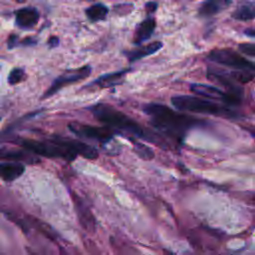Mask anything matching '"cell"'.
Listing matches in <instances>:
<instances>
[{
  "mask_svg": "<svg viewBox=\"0 0 255 255\" xmlns=\"http://www.w3.org/2000/svg\"><path fill=\"white\" fill-rule=\"evenodd\" d=\"M128 139L130 140V142L132 144L133 151L140 158H142L144 160H149V159H152L154 157V152L148 145L138 141L136 138H133L131 136H128Z\"/></svg>",
  "mask_w": 255,
  "mask_h": 255,
  "instance_id": "obj_19",
  "label": "cell"
},
{
  "mask_svg": "<svg viewBox=\"0 0 255 255\" xmlns=\"http://www.w3.org/2000/svg\"><path fill=\"white\" fill-rule=\"evenodd\" d=\"M238 21H250L255 19V2H246L239 5L231 14Z\"/></svg>",
  "mask_w": 255,
  "mask_h": 255,
  "instance_id": "obj_17",
  "label": "cell"
},
{
  "mask_svg": "<svg viewBox=\"0 0 255 255\" xmlns=\"http://www.w3.org/2000/svg\"><path fill=\"white\" fill-rule=\"evenodd\" d=\"M63 140L68 145V147L73 150L77 155H81L88 159H96L99 157V151L91 144L67 137H63Z\"/></svg>",
  "mask_w": 255,
  "mask_h": 255,
  "instance_id": "obj_11",
  "label": "cell"
},
{
  "mask_svg": "<svg viewBox=\"0 0 255 255\" xmlns=\"http://www.w3.org/2000/svg\"><path fill=\"white\" fill-rule=\"evenodd\" d=\"M85 13L91 22H99L107 18L109 14V8L103 3H96L87 7Z\"/></svg>",
  "mask_w": 255,
  "mask_h": 255,
  "instance_id": "obj_18",
  "label": "cell"
},
{
  "mask_svg": "<svg viewBox=\"0 0 255 255\" xmlns=\"http://www.w3.org/2000/svg\"><path fill=\"white\" fill-rule=\"evenodd\" d=\"M231 4L230 1L217 0V1H206L201 4L198 9V14L201 17H209L213 16L225 8H227Z\"/></svg>",
  "mask_w": 255,
  "mask_h": 255,
  "instance_id": "obj_16",
  "label": "cell"
},
{
  "mask_svg": "<svg viewBox=\"0 0 255 255\" xmlns=\"http://www.w3.org/2000/svg\"><path fill=\"white\" fill-rule=\"evenodd\" d=\"M207 59L213 63L229 67L234 71L255 75V63L229 48L213 49L207 54Z\"/></svg>",
  "mask_w": 255,
  "mask_h": 255,
  "instance_id": "obj_5",
  "label": "cell"
},
{
  "mask_svg": "<svg viewBox=\"0 0 255 255\" xmlns=\"http://www.w3.org/2000/svg\"><path fill=\"white\" fill-rule=\"evenodd\" d=\"M89 110L99 122L114 130L118 129L122 132L130 134L134 138L139 137L148 141H152L162 147H164V144H167L166 141L159 136L161 134L158 132L148 131L129 116L108 104H96L90 107Z\"/></svg>",
  "mask_w": 255,
  "mask_h": 255,
  "instance_id": "obj_2",
  "label": "cell"
},
{
  "mask_svg": "<svg viewBox=\"0 0 255 255\" xmlns=\"http://www.w3.org/2000/svg\"><path fill=\"white\" fill-rule=\"evenodd\" d=\"M190 91L197 96L205 98L210 101H219L225 106L238 105L241 102V97L231 94L229 92H224L219 88L206 84H191Z\"/></svg>",
  "mask_w": 255,
  "mask_h": 255,
  "instance_id": "obj_8",
  "label": "cell"
},
{
  "mask_svg": "<svg viewBox=\"0 0 255 255\" xmlns=\"http://www.w3.org/2000/svg\"><path fill=\"white\" fill-rule=\"evenodd\" d=\"M40 13L35 7H22L15 11V24L20 29H31L37 25Z\"/></svg>",
  "mask_w": 255,
  "mask_h": 255,
  "instance_id": "obj_9",
  "label": "cell"
},
{
  "mask_svg": "<svg viewBox=\"0 0 255 255\" xmlns=\"http://www.w3.org/2000/svg\"><path fill=\"white\" fill-rule=\"evenodd\" d=\"M157 6H158V3H157V2H147V3H145L144 8H145V11H146L148 14H151V13H153V12L156 11Z\"/></svg>",
  "mask_w": 255,
  "mask_h": 255,
  "instance_id": "obj_24",
  "label": "cell"
},
{
  "mask_svg": "<svg viewBox=\"0 0 255 255\" xmlns=\"http://www.w3.org/2000/svg\"><path fill=\"white\" fill-rule=\"evenodd\" d=\"M155 20L152 17H147L144 20H142L141 22H139L135 29H134V34H133V44L135 45H139L141 43H143L144 41L148 40L151 35L154 32L155 29Z\"/></svg>",
  "mask_w": 255,
  "mask_h": 255,
  "instance_id": "obj_12",
  "label": "cell"
},
{
  "mask_svg": "<svg viewBox=\"0 0 255 255\" xmlns=\"http://www.w3.org/2000/svg\"><path fill=\"white\" fill-rule=\"evenodd\" d=\"M69 129L76 135L92 140H97L101 143L107 144L113 140L115 130L104 126L96 127L92 125H85L82 123L72 122L68 125Z\"/></svg>",
  "mask_w": 255,
  "mask_h": 255,
  "instance_id": "obj_7",
  "label": "cell"
},
{
  "mask_svg": "<svg viewBox=\"0 0 255 255\" xmlns=\"http://www.w3.org/2000/svg\"><path fill=\"white\" fill-rule=\"evenodd\" d=\"M24 79H25V71L21 68H14L10 71L7 81L9 85L14 86L21 83Z\"/></svg>",
  "mask_w": 255,
  "mask_h": 255,
  "instance_id": "obj_21",
  "label": "cell"
},
{
  "mask_svg": "<svg viewBox=\"0 0 255 255\" xmlns=\"http://www.w3.org/2000/svg\"><path fill=\"white\" fill-rule=\"evenodd\" d=\"M73 201L76 206V210L79 216V220L84 228L87 230H91L95 228V218L92 215L89 208L85 205L83 200L78 197L75 193H73Z\"/></svg>",
  "mask_w": 255,
  "mask_h": 255,
  "instance_id": "obj_13",
  "label": "cell"
},
{
  "mask_svg": "<svg viewBox=\"0 0 255 255\" xmlns=\"http://www.w3.org/2000/svg\"><path fill=\"white\" fill-rule=\"evenodd\" d=\"M244 34H246L247 36H250V37H255V29H246L244 31Z\"/></svg>",
  "mask_w": 255,
  "mask_h": 255,
  "instance_id": "obj_27",
  "label": "cell"
},
{
  "mask_svg": "<svg viewBox=\"0 0 255 255\" xmlns=\"http://www.w3.org/2000/svg\"><path fill=\"white\" fill-rule=\"evenodd\" d=\"M18 44H20L19 42V37L16 34H11L8 39H7V46L8 49H13L15 48Z\"/></svg>",
  "mask_w": 255,
  "mask_h": 255,
  "instance_id": "obj_23",
  "label": "cell"
},
{
  "mask_svg": "<svg viewBox=\"0 0 255 255\" xmlns=\"http://www.w3.org/2000/svg\"><path fill=\"white\" fill-rule=\"evenodd\" d=\"M1 158L2 159H10L18 162V160H25L29 163L36 162L37 157L31 156L28 151H20V150H2L1 152Z\"/></svg>",
  "mask_w": 255,
  "mask_h": 255,
  "instance_id": "obj_20",
  "label": "cell"
},
{
  "mask_svg": "<svg viewBox=\"0 0 255 255\" xmlns=\"http://www.w3.org/2000/svg\"><path fill=\"white\" fill-rule=\"evenodd\" d=\"M36 43H37V40L32 37H27L20 41V45H23V46H32V45H35Z\"/></svg>",
  "mask_w": 255,
  "mask_h": 255,
  "instance_id": "obj_25",
  "label": "cell"
},
{
  "mask_svg": "<svg viewBox=\"0 0 255 255\" xmlns=\"http://www.w3.org/2000/svg\"><path fill=\"white\" fill-rule=\"evenodd\" d=\"M238 49L247 56L255 57V43H241L238 45Z\"/></svg>",
  "mask_w": 255,
  "mask_h": 255,
  "instance_id": "obj_22",
  "label": "cell"
},
{
  "mask_svg": "<svg viewBox=\"0 0 255 255\" xmlns=\"http://www.w3.org/2000/svg\"><path fill=\"white\" fill-rule=\"evenodd\" d=\"M172 106L181 112L205 114L224 118H236V113L225 105H218L210 100L188 95L173 96L170 99Z\"/></svg>",
  "mask_w": 255,
  "mask_h": 255,
  "instance_id": "obj_3",
  "label": "cell"
},
{
  "mask_svg": "<svg viewBox=\"0 0 255 255\" xmlns=\"http://www.w3.org/2000/svg\"><path fill=\"white\" fill-rule=\"evenodd\" d=\"M142 111L149 117L151 126L159 134L166 135L177 142H182L186 132L191 128L206 125L202 119L175 112L162 104H146Z\"/></svg>",
  "mask_w": 255,
  "mask_h": 255,
  "instance_id": "obj_1",
  "label": "cell"
},
{
  "mask_svg": "<svg viewBox=\"0 0 255 255\" xmlns=\"http://www.w3.org/2000/svg\"><path fill=\"white\" fill-rule=\"evenodd\" d=\"M17 143L24 149L49 158H61L73 161L78 155L71 150L60 135H52L47 140H37L32 138H21Z\"/></svg>",
  "mask_w": 255,
  "mask_h": 255,
  "instance_id": "obj_4",
  "label": "cell"
},
{
  "mask_svg": "<svg viewBox=\"0 0 255 255\" xmlns=\"http://www.w3.org/2000/svg\"><path fill=\"white\" fill-rule=\"evenodd\" d=\"M59 38L56 36H52L48 40V45L50 48H56L59 45Z\"/></svg>",
  "mask_w": 255,
  "mask_h": 255,
  "instance_id": "obj_26",
  "label": "cell"
},
{
  "mask_svg": "<svg viewBox=\"0 0 255 255\" xmlns=\"http://www.w3.org/2000/svg\"><path fill=\"white\" fill-rule=\"evenodd\" d=\"M25 172V166L21 162L6 161L0 164V175L4 181H13Z\"/></svg>",
  "mask_w": 255,
  "mask_h": 255,
  "instance_id": "obj_14",
  "label": "cell"
},
{
  "mask_svg": "<svg viewBox=\"0 0 255 255\" xmlns=\"http://www.w3.org/2000/svg\"><path fill=\"white\" fill-rule=\"evenodd\" d=\"M131 71V69H124V70H120L117 72H113V73H108V74H104L102 76H100L99 78H97L96 80H94L93 82H91L89 85H87V87L92 88V87H97L100 89H107V88H112L115 87L117 85H120L126 75Z\"/></svg>",
  "mask_w": 255,
  "mask_h": 255,
  "instance_id": "obj_10",
  "label": "cell"
},
{
  "mask_svg": "<svg viewBox=\"0 0 255 255\" xmlns=\"http://www.w3.org/2000/svg\"><path fill=\"white\" fill-rule=\"evenodd\" d=\"M91 73H92V67L90 65H85L77 69L65 71L61 76H59L53 81V83L43 94L41 99L45 100V99L51 98L64 87L88 78L91 75Z\"/></svg>",
  "mask_w": 255,
  "mask_h": 255,
  "instance_id": "obj_6",
  "label": "cell"
},
{
  "mask_svg": "<svg viewBox=\"0 0 255 255\" xmlns=\"http://www.w3.org/2000/svg\"><path fill=\"white\" fill-rule=\"evenodd\" d=\"M162 45H163L162 42L154 41L152 43H149L147 45L133 49L131 51H128V52H126V55L128 59V61L130 63H132V62L138 61L144 57H147L149 55L156 53L157 51H159L162 48Z\"/></svg>",
  "mask_w": 255,
  "mask_h": 255,
  "instance_id": "obj_15",
  "label": "cell"
}]
</instances>
